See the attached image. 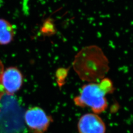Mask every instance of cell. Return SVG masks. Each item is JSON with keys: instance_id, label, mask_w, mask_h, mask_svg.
<instances>
[{"instance_id": "obj_1", "label": "cell", "mask_w": 133, "mask_h": 133, "mask_svg": "<svg viewBox=\"0 0 133 133\" xmlns=\"http://www.w3.org/2000/svg\"><path fill=\"white\" fill-rule=\"evenodd\" d=\"M109 63L99 47L90 45L83 48L77 54L72 65L81 80L95 82L104 78L109 70Z\"/></svg>"}, {"instance_id": "obj_2", "label": "cell", "mask_w": 133, "mask_h": 133, "mask_svg": "<svg viewBox=\"0 0 133 133\" xmlns=\"http://www.w3.org/2000/svg\"><path fill=\"white\" fill-rule=\"evenodd\" d=\"M114 90L111 80L104 78L100 82H92L83 86L79 96L74 101L80 107H90L95 114H99L105 111L108 104L105 96L112 93Z\"/></svg>"}, {"instance_id": "obj_3", "label": "cell", "mask_w": 133, "mask_h": 133, "mask_svg": "<svg viewBox=\"0 0 133 133\" xmlns=\"http://www.w3.org/2000/svg\"><path fill=\"white\" fill-rule=\"evenodd\" d=\"M25 121L33 132L43 133L47 130L52 119L42 109L36 107L26 111Z\"/></svg>"}, {"instance_id": "obj_4", "label": "cell", "mask_w": 133, "mask_h": 133, "mask_svg": "<svg viewBox=\"0 0 133 133\" xmlns=\"http://www.w3.org/2000/svg\"><path fill=\"white\" fill-rule=\"evenodd\" d=\"M1 81L5 92L11 95L21 88L23 83V76L17 68L10 67L3 71Z\"/></svg>"}, {"instance_id": "obj_5", "label": "cell", "mask_w": 133, "mask_h": 133, "mask_svg": "<svg viewBox=\"0 0 133 133\" xmlns=\"http://www.w3.org/2000/svg\"><path fill=\"white\" fill-rule=\"evenodd\" d=\"M79 133H105L106 127L102 119L95 114H87L81 117L78 122Z\"/></svg>"}, {"instance_id": "obj_6", "label": "cell", "mask_w": 133, "mask_h": 133, "mask_svg": "<svg viewBox=\"0 0 133 133\" xmlns=\"http://www.w3.org/2000/svg\"><path fill=\"white\" fill-rule=\"evenodd\" d=\"M14 35L12 25L5 19H0V44L6 45L11 43Z\"/></svg>"}]
</instances>
